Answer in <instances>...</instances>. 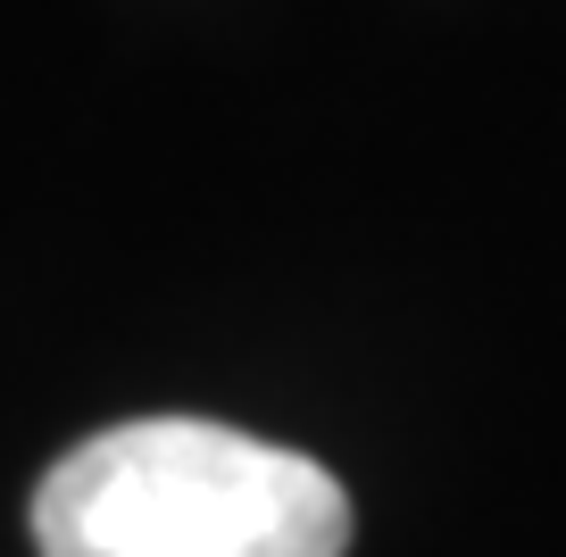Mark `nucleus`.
<instances>
[{
  "instance_id": "1",
  "label": "nucleus",
  "mask_w": 566,
  "mask_h": 557,
  "mask_svg": "<svg viewBox=\"0 0 566 557\" xmlns=\"http://www.w3.org/2000/svg\"><path fill=\"white\" fill-rule=\"evenodd\" d=\"M42 557H342L350 491L301 450L209 417L92 433L34 491Z\"/></svg>"
}]
</instances>
